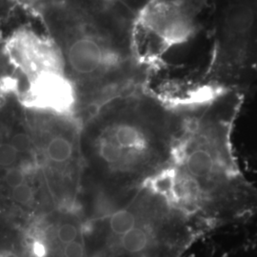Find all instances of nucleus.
<instances>
[{
	"mask_svg": "<svg viewBox=\"0 0 257 257\" xmlns=\"http://www.w3.org/2000/svg\"><path fill=\"white\" fill-rule=\"evenodd\" d=\"M245 94L203 84L170 101L180 127L172 163L158 178L211 230L257 213V187L242 172L232 138Z\"/></svg>",
	"mask_w": 257,
	"mask_h": 257,
	"instance_id": "nucleus-1",
	"label": "nucleus"
},
{
	"mask_svg": "<svg viewBox=\"0 0 257 257\" xmlns=\"http://www.w3.org/2000/svg\"><path fill=\"white\" fill-rule=\"evenodd\" d=\"M210 0H145L130 29L135 62L156 74L171 50L190 42L202 28Z\"/></svg>",
	"mask_w": 257,
	"mask_h": 257,
	"instance_id": "nucleus-4",
	"label": "nucleus"
},
{
	"mask_svg": "<svg viewBox=\"0 0 257 257\" xmlns=\"http://www.w3.org/2000/svg\"><path fill=\"white\" fill-rule=\"evenodd\" d=\"M19 152L11 143H3L0 146V168L10 169L16 165L19 159Z\"/></svg>",
	"mask_w": 257,
	"mask_h": 257,
	"instance_id": "nucleus-6",
	"label": "nucleus"
},
{
	"mask_svg": "<svg viewBox=\"0 0 257 257\" xmlns=\"http://www.w3.org/2000/svg\"><path fill=\"white\" fill-rule=\"evenodd\" d=\"M180 127L178 108L150 87L113 99L83 128V165L98 202L132 193L164 175Z\"/></svg>",
	"mask_w": 257,
	"mask_h": 257,
	"instance_id": "nucleus-2",
	"label": "nucleus"
},
{
	"mask_svg": "<svg viewBox=\"0 0 257 257\" xmlns=\"http://www.w3.org/2000/svg\"><path fill=\"white\" fill-rule=\"evenodd\" d=\"M3 143H5V141H4V135H3L2 131L0 130V146H1Z\"/></svg>",
	"mask_w": 257,
	"mask_h": 257,
	"instance_id": "nucleus-10",
	"label": "nucleus"
},
{
	"mask_svg": "<svg viewBox=\"0 0 257 257\" xmlns=\"http://www.w3.org/2000/svg\"><path fill=\"white\" fill-rule=\"evenodd\" d=\"M10 143L19 152V154H29L33 149V141L25 133L16 134Z\"/></svg>",
	"mask_w": 257,
	"mask_h": 257,
	"instance_id": "nucleus-9",
	"label": "nucleus"
},
{
	"mask_svg": "<svg viewBox=\"0 0 257 257\" xmlns=\"http://www.w3.org/2000/svg\"><path fill=\"white\" fill-rule=\"evenodd\" d=\"M97 206L89 223L94 257H184L211 230L159 178Z\"/></svg>",
	"mask_w": 257,
	"mask_h": 257,
	"instance_id": "nucleus-3",
	"label": "nucleus"
},
{
	"mask_svg": "<svg viewBox=\"0 0 257 257\" xmlns=\"http://www.w3.org/2000/svg\"><path fill=\"white\" fill-rule=\"evenodd\" d=\"M11 195H12V198L16 202L19 203V205L27 206L33 202L35 193H34V190L32 189V187L25 182L19 187L13 189Z\"/></svg>",
	"mask_w": 257,
	"mask_h": 257,
	"instance_id": "nucleus-7",
	"label": "nucleus"
},
{
	"mask_svg": "<svg viewBox=\"0 0 257 257\" xmlns=\"http://www.w3.org/2000/svg\"><path fill=\"white\" fill-rule=\"evenodd\" d=\"M4 182L11 190H13L26 182L25 173L18 167L10 168L4 175Z\"/></svg>",
	"mask_w": 257,
	"mask_h": 257,
	"instance_id": "nucleus-8",
	"label": "nucleus"
},
{
	"mask_svg": "<svg viewBox=\"0 0 257 257\" xmlns=\"http://www.w3.org/2000/svg\"><path fill=\"white\" fill-rule=\"evenodd\" d=\"M35 95L41 105L56 111L70 110L75 101L73 86L57 74H48L39 78Z\"/></svg>",
	"mask_w": 257,
	"mask_h": 257,
	"instance_id": "nucleus-5",
	"label": "nucleus"
}]
</instances>
